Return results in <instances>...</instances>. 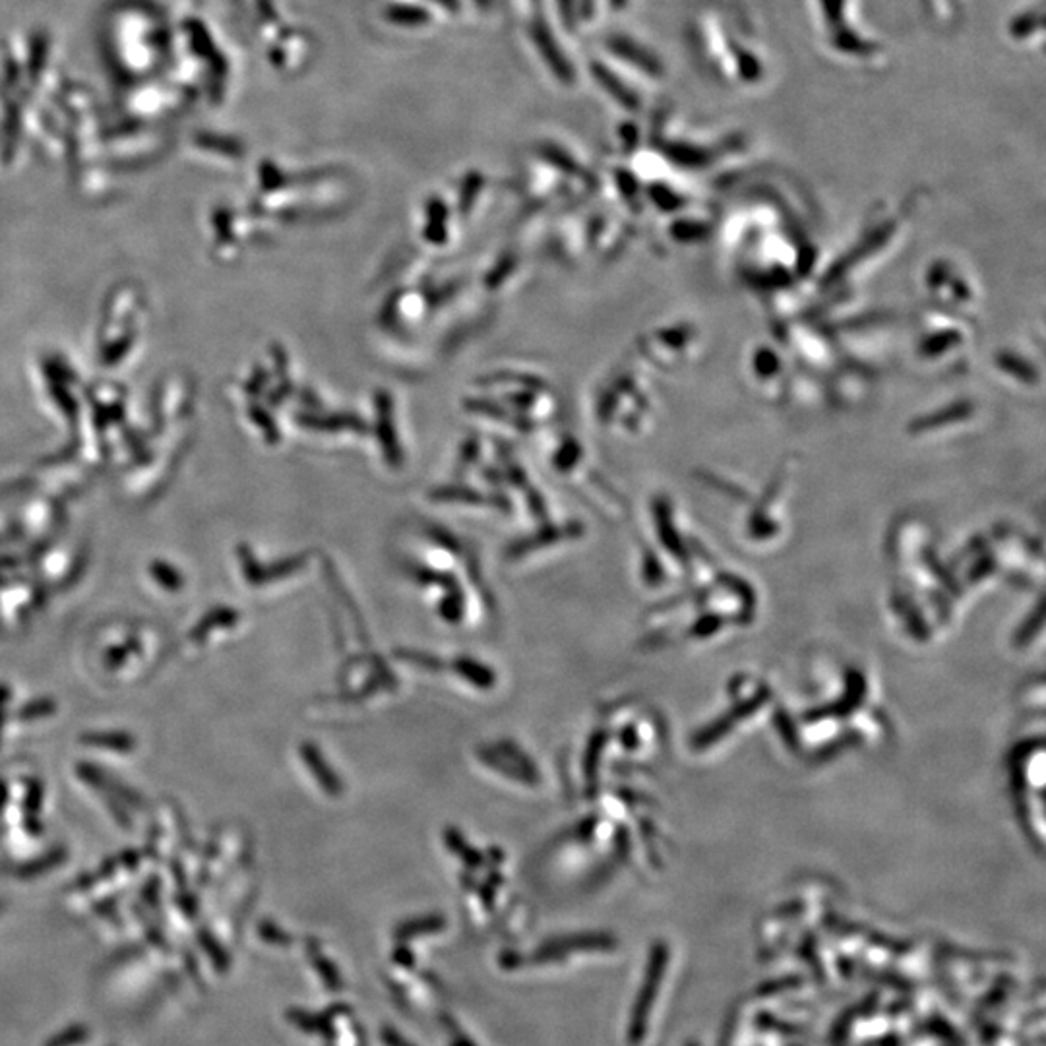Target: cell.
Returning a JSON list of instances; mask_svg holds the SVG:
<instances>
[{
  "instance_id": "7",
  "label": "cell",
  "mask_w": 1046,
  "mask_h": 1046,
  "mask_svg": "<svg viewBox=\"0 0 1046 1046\" xmlns=\"http://www.w3.org/2000/svg\"><path fill=\"white\" fill-rule=\"evenodd\" d=\"M457 667H460V672L464 675L465 679L472 680V684H475V687L490 688L495 684L493 672L487 671L483 665L462 659V661L457 664Z\"/></svg>"
},
{
  "instance_id": "2",
  "label": "cell",
  "mask_w": 1046,
  "mask_h": 1046,
  "mask_svg": "<svg viewBox=\"0 0 1046 1046\" xmlns=\"http://www.w3.org/2000/svg\"><path fill=\"white\" fill-rule=\"evenodd\" d=\"M973 347L971 328L966 324V316L950 314V312L932 311L920 316L915 336V353L923 367L942 375L956 368L967 359Z\"/></svg>"
},
{
  "instance_id": "8",
  "label": "cell",
  "mask_w": 1046,
  "mask_h": 1046,
  "mask_svg": "<svg viewBox=\"0 0 1046 1046\" xmlns=\"http://www.w3.org/2000/svg\"><path fill=\"white\" fill-rule=\"evenodd\" d=\"M442 925H444V920L442 919L413 920V923H408L406 927H401L400 936L424 935V932L436 930V928L442 927Z\"/></svg>"
},
{
  "instance_id": "9",
  "label": "cell",
  "mask_w": 1046,
  "mask_h": 1046,
  "mask_svg": "<svg viewBox=\"0 0 1046 1046\" xmlns=\"http://www.w3.org/2000/svg\"><path fill=\"white\" fill-rule=\"evenodd\" d=\"M384 1040H386V1045L388 1046H413L408 1045V1043H406V1040H403V1038H401L398 1033H393V1031L390 1029L384 1031Z\"/></svg>"
},
{
  "instance_id": "5",
  "label": "cell",
  "mask_w": 1046,
  "mask_h": 1046,
  "mask_svg": "<svg viewBox=\"0 0 1046 1046\" xmlns=\"http://www.w3.org/2000/svg\"><path fill=\"white\" fill-rule=\"evenodd\" d=\"M748 373L758 390L766 391L769 398L781 396L785 384V365L772 347H756L748 359Z\"/></svg>"
},
{
  "instance_id": "4",
  "label": "cell",
  "mask_w": 1046,
  "mask_h": 1046,
  "mask_svg": "<svg viewBox=\"0 0 1046 1046\" xmlns=\"http://www.w3.org/2000/svg\"><path fill=\"white\" fill-rule=\"evenodd\" d=\"M927 293L935 303L936 311L950 312L966 316L973 312L977 304V291L971 276L950 260H936L927 270Z\"/></svg>"
},
{
  "instance_id": "1",
  "label": "cell",
  "mask_w": 1046,
  "mask_h": 1046,
  "mask_svg": "<svg viewBox=\"0 0 1046 1046\" xmlns=\"http://www.w3.org/2000/svg\"><path fill=\"white\" fill-rule=\"evenodd\" d=\"M694 41L703 66H708L718 80H725L727 61L731 58H736L738 86L754 88L759 82L766 80V56L762 55L759 43L748 25L741 24L738 20L727 22L719 14H710L698 22Z\"/></svg>"
},
{
  "instance_id": "10",
  "label": "cell",
  "mask_w": 1046,
  "mask_h": 1046,
  "mask_svg": "<svg viewBox=\"0 0 1046 1046\" xmlns=\"http://www.w3.org/2000/svg\"><path fill=\"white\" fill-rule=\"evenodd\" d=\"M455 1046H472V1045H470V1043H464V1040H460V1043H455Z\"/></svg>"
},
{
  "instance_id": "3",
  "label": "cell",
  "mask_w": 1046,
  "mask_h": 1046,
  "mask_svg": "<svg viewBox=\"0 0 1046 1046\" xmlns=\"http://www.w3.org/2000/svg\"><path fill=\"white\" fill-rule=\"evenodd\" d=\"M820 24L823 28V41L835 56L853 64H874L882 53L878 41L864 37V30L859 32L853 24L855 4L851 0H816Z\"/></svg>"
},
{
  "instance_id": "6",
  "label": "cell",
  "mask_w": 1046,
  "mask_h": 1046,
  "mask_svg": "<svg viewBox=\"0 0 1046 1046\" xmlns=\"http://www.w3.org/2000/svg\"><path fill=\"white\" fill-rule=\"evenodd\" d=\"M306 758H309V766H311L312 772L316 774L322 787L330 792V795H339L342 792V783L337 781L336 775H332L328 772V767L324 764V758L312 751V748H306Z\"/></svg>"
}]
</instances>
